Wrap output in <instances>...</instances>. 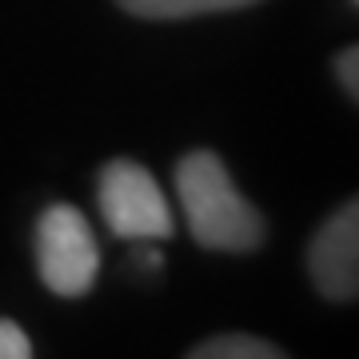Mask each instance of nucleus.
<instances>
[{
    "label": "nucleus",
    "mask_w": 359,
    "mask_h": 359,
    "mask_svg": "<svg viewBox=\"0 0 359 359\" xmlns=\"http://www.w3.org/2000/svg\"><path fill=\"white\" fill-rule=\"evenodd\" d=\"M176 196L192 240L208 252H256L264 216L248 200L216 152L196 148L176 164Z\"/></svg>",
    "instance_id": "1"
},
{
    "label": "nucleus",
    "mask_w": 359,
    "mask_h": 359,
    "mask_svg": "<svg viewBox=\"0 0 359 359\" xmlns=\"http://www.w3.org/2000/svg\"><path fill=\"white\" fill-rule=\"evenodd\" d=\"M96 204L116 240H168L176 231V216L168 208V196L160 192L156 176L136 160H108L96 180Z\"/></svg>",
    "instance_id": "2"
},
{
    "label": "nucleus",
    "mask_w": 359,
    "mask_h": 359,
    "mask_svg": "<svg viewBox=\"0 0 359 359\" xmlns=\"http://www.w3.org/2000/svg\"><path fill=\"white\" fill-rule=\"evenodd\" d=\"M36 268L52 295L80 299L100 276V248L88 216L72 204H52L36 224Z\"/></svg>",
    "instance_id": "3"
},
{
    "label": "nucleus",
    "mask_w": 359,
    "mask_h": 359,
    "mask_svg": "<svg viewBox=\"0 0 359 359\" xmlns=\"http://www.w3.org/2000/svg\"><path fill=\"white\" fill-rule=\"evenodd\" d=\"M308 276L332 304L359 299V196L339 204L308 244Z\"/></svg>",
    "instance_id": "4"
},
{
    "label": "nucleus",
    "mask_w": 359,
    "mask_h": 359,
    "mask_svg": "<svg viewBox=\"0 0 359 359\" xmlns=\"http://www.w3.org/2000/svg\"><path fill=\"white\" fill-rule=\"evenodd\" d=\"M116 4L128 16H140V20H188V16L248 8V4H259V0H116Z\"/></svg>",
    "instance_id": "5"
},
{
    "label": "nucleus",
    "mask_w": 359,
    "mask_h": 359,
    "mask_svg": "<svg viewBox=\"0 0 359 359\" xmlns=\"http://www.w3.org/2000/svg\"><path fill=\"white\" fill-rule=\"evenodd\" d=\"M188 355L192 359H283V347L248 332H224V335L204 339V344H196Z\"/></svg>",
    "instance_id": "6"
},
{
    "label": "nucleus",
    "mask_w": 359,
    "mask_h": 359,
    "mask_svg": "<svg viewBox=\"0 0 359 359\" xmlns=\"http://www.w3.org/2000/svg\"><path fill=\"white\" fill-rule=\"evenodd\" d=\"M32 355V339L25 335V327L13 320H0V359H28Z\"/></svg>",
    "instance_id": "7"
},
{
    "label": "nucleus",
    "mask_w": 359,
    "mask_h": 359,
    "mask_svg": "<svg viewBox=\"0 0 359 359\" xmlns=\"http://www.w3.org/2000/svg\"><path fill=\"white\" fill-rule=\"evenodd\" d=\"M335 76L347 88V96L359 100V44H351V48H344L335 56Z\"/></svg>",
    "instance_id": "8"
},
{
    "label": "nucleus",
    "mask_w": 359,
    "mask_h": 359,
    "mask_svg": "<svg viewBox=\"0 0 359 359\" xmlns=\"http://www.w3.org/2000/svg\"><path fill=\"white\" fill-rule=\"evenodd\" d=\"M136 268L140 271H160L164 268V256H160V248H152V240H140V248H136Z\"/></svg>",
    "instance_id": "9"
},
{
    "label": "nucleus",
    "mask_w": 359,
    "mask_h": 359,
    "mask_svg": "<svg viewBox=\"0 0 359 359\" xmlns=\"http://www.w3.org/2000/svg\"><path fill=\"white\" fill-rule=\"evenodd\" d=\"M355 4H359V0H355Z\"/></svg>",
    "instance_id": "10"
}]
</instances>
